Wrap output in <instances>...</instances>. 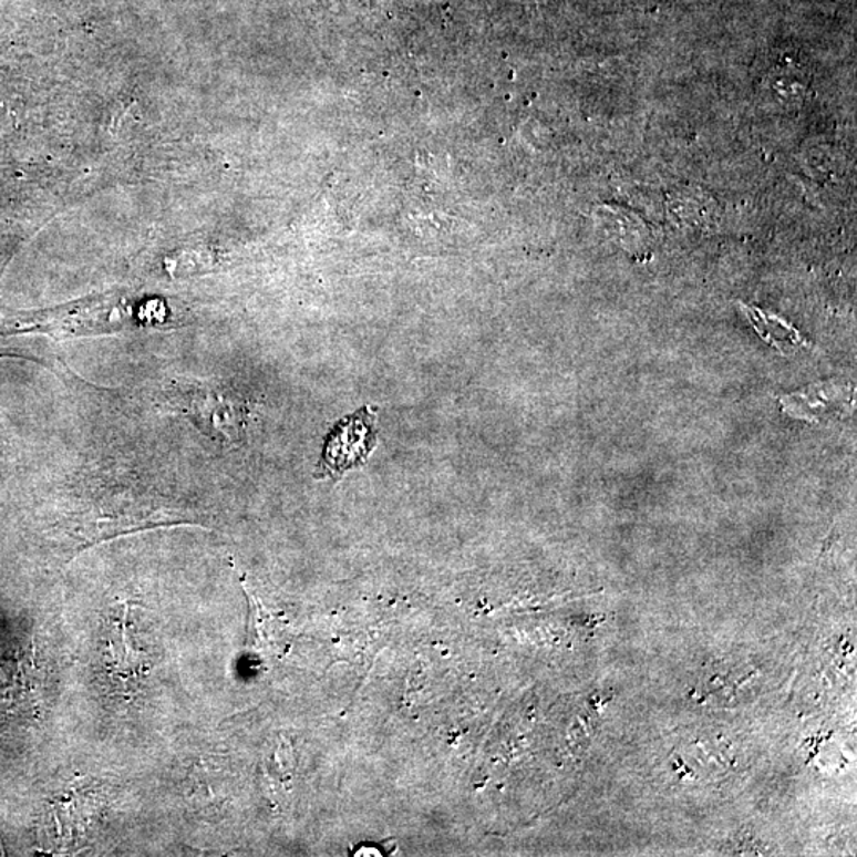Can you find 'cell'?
I'll return each mask as SVG.
<instances>
[{
  "label": "cell",
  "instance_id": "6da1fadb",
  "mask_svg": "<svg viewBox=\"0 0 857 857\" xmlns=\"http://www.w3.org/2000/svg\"><path fill=\"white\" fill-rule=\"evenodd\" d=\"M375 437L369 406L340 421L326 438L320 464L324 475L339 478L348 468L364 464L375 446Z\"/></svg>",
  "mask_w": 857,
  "mask_h": 857
},
{
  "label": "cell",
  "instance_id": "7a4b0ae2",
  "mask_svg": "<svg viewBox=\"0 0 857 857\" xmlns=\"http://www.w3.org/2000/svg\"><path fill=\"white\" fill-rule=\"evenodd\" d=\"M183 402H186V410L190 415L210 423L227 441H240L244 435L245 409L236 399L227 397L218 390H203L197 386L196 390L188 391Z\"/></svg>",
  "mask_w": 857,
  "mask_h": 857
},
{
  "label": "cell",
  "instance_id": "3957f363",
  "mask_svg": "<svg viewBox=\"0 0 857 857\" xmlns=\"http://www.w3.org/2000/svg\"><path fill=\"white\" fill-rule=\"evenodd\" d=\"M742 310L762 340L771 343L779 353L786 354L789 348L808 347L807 340L801 335V332L776 314L754 309V307L742 306Z\"/></svg>",
  "mask_w": 857,
  "mask_h": 857
}]
</instances>
